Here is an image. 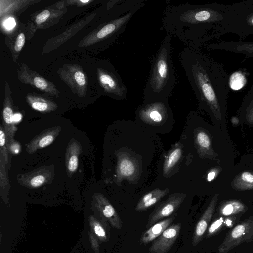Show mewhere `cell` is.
<instances>
[{
	"label": "cell",
	"instance_id": "6da1fadb",
	"mask_svg": "<svg viewBox=\"0 0 253 253\" xmlns=\"http://www.w3.org/2000/svg\"><path fill=\"white\" fill-rule=\"evenodd\" d=\"M228 5L167 4L162 18L166 34L175 37L187 46L199 48L222 36Z\"/></svg>",
	"mask_w": 253,
	"mask_h": 253
},
{
	"label": "cell",
	"instance_id": "7a4b0ae2",
	"mask_svg": "<svg viewBox=\"0 0 253 253\" xmlns=\"http://www.w3.org/2000/svg\"><path fill=\"white\" fill-rule=\"evenodd\" d=\"M179 59L200 106L221 120L230 92L223 67L197 47L187 46L179 54Z\"/></svg>",
	"mask_w": 253,
	"mask_h": 253
},
{
	"label": "cell",
	"instance_id": "3957f363",
	"mask_svg": "<svg viewBox=\"0 0 253 253\" xmlns=\"http://www.w3.org/2000/svg\"><path fill=\"white\" fill-rule=\"evenodd\" d=\"M171 37L166 34L150 61L149 77L143 90L144 103L168 99L177 83L172 57Z\"/></svg>",
	"mask_w": 253,
	"mask_h": 253
},
{
	"label": "cell",
	"instance_id": "277c9868",
	"mask_svg": "<svg viewBox=\"0 0 253 253\" xmlns=\"http://www.w3.org/2000/svg\"><path fill=\"white\" fill-rule=\"evenodd\" d=\"M228 33L242 39L253 35V0L228 5L222 35Z\"/></svg>",
	"mask_w": 253,
	"mask_h": 253
},
{
	"label": "cell",
	"instance_id": "5b68a950",
	"mask_svg": "<svg viewBox=\"0 0 253 253\" xmlns=\"http://www.w3.org/2000/svg\"><path fill=\"white\" fill-rule=\"evenodd\" d=\"M253 242V215L238 222L227 233L218 247V253H227L240 244Z\"/></svg>",
	"mask_w": 253,
	"mask_h": 253
},
{
	"label": "cell",
	"instance_id": "8992f818",
	"mask_svg": "<svg viewBox=\"0 0 253 253\" xmlns=\"http://www.w3.org/2000/svg\"><path fill=\"white\" fill-rule=\"evenodd\" d=\"M183 193H174L161 204L158 205L148 216L146 229L156 223L169 217L180 206L185 197Z\"/></svg>",
	"mask_w": 253,
	"mask_h": 253
},
{
	"label": "cell",
	"instance_id": "52a82bcc",
	"mask_svg": "<svg viewBox=\"0 0 253 253\" xmlns=\"http://www.w3.org/2000/svg\"><path fill=\"white\" fill-rule=\"evenodd\" d=\"M54 175L51 166H42L32 172L18 175L17 181L20 185L30 189L37 188L50 182Z\"/></svg>",
	"mask_w": 253,
	"mask_h": 253
},
{
	"label": "cell",
	"instance_id": "ba28073f",
	"mask_svg": "<svg viewBox=\"0 0 253 253\" xmlns=\"http://www.w3.org/2000/svg\"><path fill=\"white\" fill-rule=\"evenodd\" d=\"M181 223L173 224L168 227L157 238L148 249L150 253H167L170 251L179 235Z\"/></svg>",
	"mask_w": 253,
	"mask_h": 253
},
{
	"label": "cell",
	"instance_id": "9c48e42d",
	"mask_svg": "<svg viewBox=\"0 0 253 253\" xmlns=\"http://www.w3.org/2000/svg\"><path fill=\"white\" fill-rule=\"evenodd\" d=\"M202 47L209 50H220L243 54L246 58L253 57V41H221L208 42Z\"/></svg>",
	"mask_w": 253,
	"mask_h": 253
},
{
	"label": "cell",
	"instance_id": "30bf717a",
	"mask_svg": "<svg viewBox=\"0 0 253 253\" xmlns=\"http://www.w3.org/2000/svg\"><path fill=\"white\" fill-rule=\"evenodd\" d=\"M140 117L154 122H160L166 118L169 113L168 99L144 103L138 111Z\"/></svg>",
	"mask_w": 253,
	"mask_h": 253
},
{
	"label": "cell",
	"instance_id": "8fae6325",
	"mask_svg": "<svg viewBox=\"0 0 253 253\" xmlns=\"http://www.w3.org/2000/svg\"><path fill=\"white\" fill-rule=\"evenodd\" d=\"M218 199V194H215L212 198L206 210L197 222L193 233L192 245L196 246L203 239L210 223L213 217L214 211Z\"/></svg>",
	"mask_w": 253,
	"mask_h": 253
},
{
	"label": "cell",
	"instance_id": "7c38bea8",
	"mask_svg": "<svg viewBox=\"0 0 253 253\" xmlns=\"http://www.w3.org/2000/svg\"><path fill=\"white\" fill-rule=\"evenodd\" d=\"M61 127L57 126L46 129L33 138L26 145V151L33 154L39 149L50 145L60 133Z\"/></svg>",
	"mask_w": 253,
	"mask_h": 253
},
{
	"label": "cell",
	"instance_id": "4fadbf2b",
	"mask_svg": "<svg viewBox=\"0 0 253 253\" xmlns=\"http://www.w3.org/2000/svg\"><path fill=\"white\" fill-rule=\"evenodd\" d=\"M82 151L80 143L76 140L72 139L68 144L65 154V164L69 177H71L77 170L79 156Z\"/></svg>",
	"mask_w": 253,
	"mask_h": 253
},
{
	"label": "cell",
	"instance_id": "5bb4252c",
	"mask_svg": "<svg viewBox=\"0 0 253 253\" xmlns=\"http://www.w3.org/2000/svg\"><path fill=\"white\" fill-rule=\"evenodd\" d=\"M174 219L175 215H172L156 223L141 235L139 242L146 245L154 241L171 225Z\"/></svg>",
	"mask_w": 253,
	"mask_h": 253
},
{
	"label": "cell",
	"instance_id": "9a60e30c",
	"mask_svg": "<svg viewBox=\"0 0 253 253\" xmlns=\"http://www.w3.org/2000/svg\"><path fill=\"white\" fill-rule=\"evenodd\" d=\"M240 215L220 216L216 218L209 226L206 237L211 238L226 229L232 228L239 220Z\"/></svg>",
	"mask_w": 253,
	"mask_h": 253
},
{
	"label": "cell",
	"instance_id": "2e32d148",
	"mask_svg": "<svg viewBox=\"0 0 253 253\" xmlns=\"http://www.w3.org/2000/svg\"><path fill=\"white\" fill-rule=\"evenodd\" d=\"M195 138L199 155L214 159L216 154L212 148L211 140L208 134L203 129H199L196 132Z\"/></svg>",
	"mask_w": 253,
	"mask_h": 253
},
{
	"label": "cell",
	"instance_id": "e0dca14e",
	"mask_svg": "<svg viewBox=\"0 0 253 253\" xmlns=\"http://www.w3.org/2000/svg\"><path fill=\"white\" fill-rule=\"evenodd\" d=\"M169 192V190L168 189L161 190L156 188L147 193L138 202L135 209V211L140 212L146 211L155 205Z\"/></svg>",
	"mask_w": 253,
	"mask_h": 253
},
{
	"label": "cell",
	"instance_id": "ac0fdd59",
	"mask_svg": "<svg viewBox=\"0 0 253 253\" xmlns=\"http://www.w3.org/2000/svg\"><path fill=\"white\" fill-rule=\"evenodd\" d=\"M247 209L246 205L239 200L225 201L218 207V215L220 216L241 215L246 211Z\"/></svg>",
	"mask_w": 253,
	"mask_h": 253
},
{
	"label": "cell",
	"instance_id": "d6986e66",
	"mask_svg": "<svg viewBox=\"0 0 253 253\" xmlns=\"http://www.w3.org/2000/svg\"><path fill=\"white\" fill-rule=\"evenodd\" d=\"M96 196L102 206L103 215L110 220L114 227L121 229L122 227V222L113 206L102 194H96Z\"/></svg>",
	"mask_w": 253,
	"mask_h": 253
},
{
	"label": "cell",
	"instance_id": "ffe728a7",
	"mask_svg": "<svg viewBox=\"0 0 253 253\" xmlns=\"http://www.w3.org/2000/svg\"><path fill=\"white\" fill-rule=\"evenodd\" d=\"M13 113L12 108L8 105L3 110V129L6 135V146L13 140L17 128L13 121Z\"/></svg>",
	"mask_w": 253,
	"mask_h": 253
},
{
	"label": "cell",
	"instance_id": "44dd1931",
	"mask_svg": "<svg viewBox=\"0 0 253 253\" xmlns=\"http://www.w3.org/2000/svg\"><path fill=\"white\" fill-rule=\"evenodd\" d=\"M232 188L237 191L253 189V173L243 171L238 174L231 182Z\"/></svg>",
	"mask_w": 253,
	"mask_h": 253
},
{
	"label": "cell",
	"instance_id": "7402d4cb",
	"mask_svg": "<svg viewBox=\"0 0 253 253\" xmlns=\"http://www.w3.org/2000/svg\"><path fill=\"white\" fill-rule=\"evenodd\" d=\"M136 166L134 161L128 156L119 157L117 163V173L120 178H128L134 174Z\"/></svg>",
	"mask_w": 253,
	"mask_h": 253
},
{
	"label": "cell",
	"instance_id": "603a6c76",
	"mask_svg": "<svg viewBox=\"0 0 253 253\" xmlns=\"http://www.w3.org/2000/svg\"><path fill=\"white\" fill-rule=\"evenodd\" d=\"M182 148L180 144H177L172 148L166 157L163 165V174H168L176 165L182 155Z\"/></svg>",
	"mask_w": 253,
	"mask_h": 253
},
{
	"label": "cell",
	"instance_id": "cb8c5ba5",
	"mask_svg": "<svg viewBox=\"0 0 253 253\" xmlns=\"http://www.w3.org/2000/svg\"><path fill=\"white\" fill-rule=\"evenodd\" d=\"M246 121L253 124V85L246 94L241 108Z\"/></svg>",
	"mask_w": 253,
	"mask_h": 253
},
{
	"label": "cell",
	"instance_id": "d4e9b609",
	"mask_svg": "<svg viewBox=\"0 0 253 253\" xmlns=\"http://www.w3.org/2000/svg\"><path fill=\"white\" fill-rule=\"evenodd\" d=\"M28 100L33 109L41 112H49L56 108L54 104L42 99L31 98Z\"/></svg>",
	"mask_w": 253,
	"mask_h": 253
},
{
	"label": "cell",
	"instance_id": "484cf974",
	"mask_svg": "<svg viewBox=\"0 0 253 253\" xmlns=\"http://www.w3.org/2000/svg\"><path fill=\"white\" fill-rule=\"evenodd\" d=\"M246 82L245 75L241 71L234 72L229 78V87L234 90L242 88L246 84Z\"/></svg>",
	"mask_w": 253,
	"mask_h": 253
},
{
	"label": "cell",
	"instance_id": "4316f807",
	"mask_svg": "<svg viewBox=\"0 0 253 253\" xmlns=\"http://www.w3.org/2000/svg\"><path fill=\"white\" fill-rule=\"evenodd\" d=\"M0 156H1L6 164L8 163V149L7 147L5 146L6 143V135L4 132V129L2 126H0Z\"/></svg>",
	"mask_w": 253,
	"mask_h": 253
},
{
	"label": "cell",
	"instance_id": "83f0119b",
	"mask_svg": "<svg viewBox=\"0 0 253 253\" xmlns=\"http://www.w3.org/2000/svg\"><path fill=\"white\" fill-rule=\"evenodd\" d=\"M6 163L4 159L0 156V186L1 187H5L7 185V179L6 176V172L5 170V166Z\"/></svg>",
	"mask_w": 253,
	"mask_h": 253
},
{
	"label": "cell",
	"instance_id": "f1b7e54d",
	"mask_svg": "<svg viewBox=\"0 0 253 253\" xmlns=\"http://www.w3.org/2000/svg\"><path fill=\"white\" fill-rule=\"evenodd\" d=\"M7 149L9 152L13 154H18L21 150V146L17 141L15 140H12L7 146Z\"/></svg>",
	"mask_w": 253,
	"mask_h": 253
},
{
	"label": "cell",
	"instance_id": "f546056e",
	"mask_svg": "<svg viewBox=\"0 0 253 253\" xmlns=\"http://www.w3.org/2000/svg\"><path fill=\"white\" fill-rule=\"evenodd\" d=\"M34 83L36 87L41 90H45L47 86V83L42 78L37 77L34 80Z\"/></svg>",
	"mask_w": 253,
	"mask_h": 253
},
{
	"label": "cell",
	"instance_id": "4dcf8cb0",
	"mask_svg": "<svg viewBox=\"0 0 253 253\" xmlns=\"http://www.w3.org/2000/svg\"><path fill=\"white\" fill-rule=\"evenodd\" d=\"M25 43V35L23 33H20L17 36L15 42L14 49L16 51H20Z\"/></svg>",
	"mask_w": 253,
	"mask_h": 253
},
{
	"label": "cell",
	"instance_id": "1f68e13d",
	"mask_svg": "<svg viewBox=\"0 0 253 253\" xmlns=\"http://www.w3.org/2000/svg\"><path fill=\"white\" fill-rule=\"evenodd\" d=\"M221 168L220 167H215L212 169L208 173L207 176V180L211 182L213 180L220 172Z\"/></svg>",
	"mask_w": 253,
	"mask_h": 253
},
{
	"label": "cell",
	"instance_id": "d6a6232c",
	"mask_svg": "<svg viewBox=\"0 0 253 253\" xmlns=\"http://www.w3.org/2000/svg\"><path fill=\"white\" fill-rule=\"evenodd\" d=\"M50 16V12L45 10L39 14L36 18V22L38 24L45 22Z\"/></svg>",
	"mask_w": 253,
	"mask_h": 253
},
{
	"label": "cell",
	"instance_id": "836d02e7",
	"mask_svg": "<svg viewBox=\"0 0 253 253\" xmlns=\"http://www.w3.org/2000/svg\"><path fill=\"white\" fill-rule=\"evenodd\" d=\"M74 77L77 84L80 86H83L85 84V78L84 74L81 71H77Z\"/></svg>",
	"mask_w": 253,
	"mask_h": 253
},
{
	"label": "cell",
	"instance_id": "e575fe53",
	"mask_svg": "<svg viewBox=\"0 0 253 253\" xmlns=\"http://www.w3.org/2000/svg\"><path fill=\"white\" fill-rule=\"evenodd\" d=\"M94 231L98 236L104 237L106 236V232L104 228L99 225H97L94 227Z\"/></svg>",
	"mask_w": 253,
	"mask_h": 253
},
{
	"label": "cell",
	"instance_id": "d590c367",
	"mask_svg": "<svg viewBox=\"0 0 253 253\" xmlns=\"http://www.w3.org/2000/svg\"><path fill=\"white\" fill-rule=\"evenodd\" d=\"M15 25V22L13 18H9L4 22V26L8 29L13 28Z\"/></svg>",
	"mask_w": 253,
	"mask_h": 253
},
{
	"label": "cell",
	"instance_id": "8d00e7d4",
	"mask_svg": "<svg viewBox=\"0 0 253 253\" xmlns=\"http://www.w3.org/2000/svg\"><path fill=\"white\" fill-rule=\"evenodd\" d=\"M22 118V116L20 113H15L13 115V121L15 124L20 122Z\"/></svg>",
	"mask_w": 253,
	"mask_h": 253
},
{
	"label": "cell",
	"instance_id": "74e56055",
	"mask_svg": "<svg viewBox=\"0 0 253 253\" xmlns=\"http://www.w3.org/2000/svg\"><path fill=\"white\" fill-rule=\"evenodd\" d=\"M231 123L233 125H237L239 123V120L237 117H232L231 119Z\"/></svg>",
	"mask_w": 253,
	"mask_h": 253
},
{
	"label": "cell",
	"instance_id": "f35d334b",
	"mask_svg": "<svg viewBox=\"0 0 253 253\" xmlns=\"http://www.w3.org/2000/svg\"><path fill=\"white\" fill-rule=\"evenodd\" d=\"M80 2H82V3H87V2H89V1H90V0H80Z\"/></svg>",
	"mask_w": 253,
	"mask_h": 253
},
{
	"label": "cell",
	"instance_id": "ab89813d",
	"mask_svg": "<svg viewBox=\"0 0 253 253\" xmlns=\"http://www.w3.org/2000/svg\"></svg>",
	"mask_w": 253,
	"mask_h": 253
}]
</instances>
